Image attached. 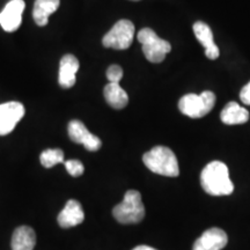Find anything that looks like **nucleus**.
<instances>
[{
    "label": "nucleus",
    "instance_id": "obj_6",
    "mask_svg": "<svg viewBox=\"0 0 250 250\" xmlns=\"http://www.w3.org/2000/svg\"><path fill=\"white\" fill-rule=\"evenodd\" d=\"M134 37V24L130 20L123 19L105 34L102 40V44L105 48L115 50H125L130 48Z\"/></svg>",
    "mask_w": 250,
    "mask_h": 250
},
{
    "label": "nucleus",
    "instance_id": "obj_14",
    "mask_svg": "<svg viewBox=\"0 0 250 250\" xmlns=\"http://www.w3.org/2000/svg\"><path fill=\"white\" fill-rule=\"evenodd\" d=\"M36 245V234L29 226H20L12 236V250H34Z\"/></svg>",
    "mask_w": 250,
    "mask_h": 250
},
{
    "label": "nucleus",
    "instance_id": "obj_18",
    "mask_svg": "<svg viewBox=\"0 0 250 250\" xmlns=\"http://www.w3.org/2000/svg\"><path fill=\"white\" fill-rule=\"evenodd\" d=\"M40 161L43 167L51 168L64 162V152L59 148H49L41 153Z\"/></svg>",
    "mask_w": 250,
    "mask_h": 250
},
{
    "label": "nucleus",
    "instance_id": "obj_22",
    "mask_svg": "<svg viewBox=\"0 0 250 250\" xmlns=\"http://www.w3.org/2000/svg\"><path fill=\"white\" fill-rule=\"evenodd\" d=\"M132 250H156V249L152 248V247H148V246H138Z\"/></svg>",
    "mask_w": 250,
    "mask_h": 250
},
{
    "label": "nucleus",
    "instance_id": "obj_5",
    "mask_svg": "<svg viewBox=\"0 0 250 250\" xmlns=\"http://www.w3.org/2000/svg\"><path fill=\"white\" fill-rule=\"evenodd\" d=\"M137 37L143 44V52L148 62L155 64L161 62L166 58V55L170 52V43L160 39L151 28H144Z\"/></svg>",
    "mask_w": 250,
    "mask_h": 250
},
{
    "label": "nucleus",
    "instance_id": "obj_15",
    "mask_svg": "<svg viewBox=\"0 0 250 250\" xmlns=\"http://www.w3.org/2000/svg\"><path fill=\"white\" fill-rule=\"evenodd\" d=\"M61 0H36L34 4L33 18L37 26L44 27L49 22V17L59 7Z\"/></svg>",
    "mask_w": 250,
    "mask_h": 250
},
{
    "label": "nucleus",
    "instance_id": "obj_17",
    "mask_svg": "<svg viewBox=\"0 0 250 250\" xmlns=\"http://www.w3.org/2000/svg\"><path fill=\"white\" fill-rule=\"evenodd\" d=\"M223 123L227 125H237L247 123L249 120V111L237 104L236 102L227 103L220 114Z\"/></svg>",
    "mask_w": 250,
    "mask_h": 250
},
{
    "label": "nucleus",
    "instance_id": "obj_20",
    "mask_svg": "<svg viewBox=\"0 0 250 250\" xmlns=\"http://www.w3.org/2000/svg\"><path fill=\"white\" fill-rule=\"evenodd\" d=\"M107 78L109 83H120L123 78V68L120 65H111L107 70Z\"/></svg>",
    "mask_w": 250,
    "mask_h": 250
},
{
    "label": "nucleus",
    "instance_id": "obj_4",
    "mask_svg": "<svg viewBox=\"0 0 250 250\" xmlns=\"http://www.w3.org/2000/svg\"><path fill=\"white\" fill-rule=\"evenodd\" d=\"M215 104V95L213 92L205 90L199 95L187 94L181 98L179 109L183 115L190 118H201L208 115Z\"/></svg>",
    "mask_w": 250,
    "mask_h": 250
},
{
    "label": "nucleus",
    "instance_id": "obj_8",
    "mask_svg": "<svg viewBox=\"0 0 250 250\" xmlns=\"http://www.w3.org/2000/svg\"><path fill=\"white\" fill-rule=\"evenodd\" d=\"M68 137L73 143L80 144V145L85 146L86 149L90 152H96L101 148L102 142L99 137L95 134L90 133L86 125L83 122L73 120L68 123L67 126Z\"/></svg>",
    "mask_w": 250,
    "mask_h": 250
},
{
    "label": "nucleus",
    "instance_id": "obj_19",
    "mask_svg": "<svg viewBox=\"0 0 250 250\" xmlns=\"http://www.w3.org/2000/svg\"><path fill=\"white\" fill-rule=\"evenodd\" d=\"M65 168H66L67 173L73 177L80 176L85 171V167H83V162H80L79 160L65 161Z\"/></svg>",
    "mask_w": 250,
    "mask_h": 250
},
{
    "label": "nucleus",
    "instance_id": "obj_3",
    "mask_svg": "<svg viewBox=\"0 0 250 250\" xmlns=\"http://www.w3.org/2000/svg\"><path fill=\"white\" fill-rule=\"evenodd\" d=\"M112 215L121 224H138L145 217L142 195L137 190H129L124 199L112 210Z\"/></svg>",
    "mask_w": 250,
    "mask_h": 250
},
{
    "label": "nucleus",
    "instance_id": "obj_16",
    "mask_svg": "<svg viewBox=\"0 0 250 250\" xmlns=\"http://www.w3.org/2000/svg\"><path fill=\"white\" fill-rule=\"evenodd\" d=\"M105 101L114 109H123L129 103V96L117 83H109L103 90Z\"/></svg>",
    "mask_w": 250,
    "mask_h": 250
},
{
    "label": "nucleus",
    "instance_id": "obj_13",
    "mask_svg": "<svg viewBox=\"0 0 250 250\" xmlns=\"http://www.w3.org/2000/svg\"><path fill=\"white\" fill-rule=\"evenodd\" d=\"M192 28L197 40L205 48L206 57L212 59V61L217 59L220 56V50L214 44L213 34H212L211 28L203 21H197Z\"/></svg>",
    "mask_w": 250,
    "mask_h": 250
},
{
    "label": "nucleus",
    "instance_id": "obj_21",
    "mask_svg": "<svg viewBox=\"0 0 250 250\" xmlns=\"http://www.w3.org/2000/svg\"><path fill=\"white\" fill-rule=\"evenodd\" d=\"M240 99L247 105H250V81L240 92Z\"/></svg>",
    "mask_w": 250,
    "mask_h": 250
},
{
    "label": "nucleus",
    "instance_id": "obj_7",
    "mask_svg": "<svg viewBox=\"0 0 250 250\" xmlns=\"http://www.w3.org/2000/svg\"><path fill=\"white\" fill-rule=\"evenodd\" d=\"M22 103L12 101L0 104V136L11 133L24 116Z\"/></svg>",
    "mask_w": 250,
    "mask_h": 250
},
{
    "label": "nucleus",
    "instance_id": "obj_12",
    "mask_svg": "<svg viewBox=\"0 0 250 250\" xmlns=\"http://www.w3.org/2000/svg\"><path fill=\"white\" fill-rule=\"evenodd\" d=\"M57 220L59 226L62 228H71L80 225L85 220V213L80 203L76 199H70L58 214Z\"/></svg>",
    "mask_w": 250,
    "mask_h": 250
},
{
    "label": "nucleus",
    "instance_id": "obj_9",
    "mask_svg": "<svg viewBox=\"0 0 250 250\" xmlns=\"http://www.w3.org/2000/svg\"><path fill=\"white\" fill-rule=\"evenodd\" d=\"M23 0H11L0 13V26L7 33L18 30L22 22V13L24 11Z\"/></svg>",
    "mask_w": 250,
    "mask_h": 250
},
{
    "label": "nucleus",
    "instance_id": "obj_23",
    "mask_svg": "<svg viewBox=\"0 0 250 250\" xmlns=\"http://www.w3.org/2000/svg\"><path fill=\"white\" fill-rule=\"evenodd\" d=\"M133 1H139V0H133Z\"/></svg>",
    "mask_w": 250,
    "mask_h": 250
},
{
    "label": "nucleus",
    "instance_id": "obj_11",
    "mask_svg": "<svg viewBox=\"0 0 250 250\" xmlns=\"http://www.w3.org/2000/svg\"><path fill=\"white\" fill-rule=\"evenodd\" d=\"M79 61L73 55H65L59 62L58 83L62 88L68 89L76 83V74L79 70Z\"/></svg>",
    "mask_w": 250,
    "mask_h": 250
},
{
    "label": "nucleus",
    "instance_id": "obj_10",
    "mask_svg": "<svg viewBox=\"0 0 250 250\" xmlns=\"http://www.w3.org/2000/svg\"><path fill=\"white\" fill-rule=\"evenodd\" d=\"M227 234L220 228H210L196 240L192 250H221L227 246Z\"/></svg>",
    "mask_w": 250,
    "mask_h": 250
},
{
    "label": "nucleus",
    "instance_id": "obj_2",
    "mask_svg": "<svg viewBox=\"0 0 250 250\" xmlns=\"http://www.w3.org/2000/svg\"><path fill=\"white\" fill-rule=\"evenodd\" d=\"M143 161L149 170L162 176L176 177L180 174L176 155L170 148L165 146H155L151 151L145 153Z\"/></svg>",
    "mask_w": 250,
    "mask_h": 250
},
{
    "label": "nucleus",
    "instance_id": "obj_1",
    "mask_svg": "<svg viewBox=\"0 0 250 250\" xmlns=\"http://www.w3.org/2000/svg\"><path fill=\"white\" fill-rule=\"evenodd\" d=\"M202 188L208 195L227 196L234 191L227 166L221 161H212L201 174Z\"/></svg>",
    "mask_w": 250,
    "mask_h": 250
}]
</instances>
